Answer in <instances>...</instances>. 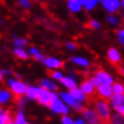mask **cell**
<instances>
[{
    "label": "cell",
    "mask_w": 124,
    "mask_h": 124,
    "mask_svg": "<svg viewBox=\"0 0 124 124\" xmlns=\"http://www.w3.org/2000/svg\"><path fill=\"white\" fill-rule=\"evenodd\" d=\"M83 116L88 124H106L109 121H105L100 117V115L97 113V110H94L92 108H84L82 110Z\"/></svg>",
    "instance_id": "6da1fadb"
},
{
    "label": "cell",
    "mask_w": 124,
    "mask_h": 124,
    "mask_svg": "<svg viewBox=\"0 0 124 124\" xmlns=\"http://www.w3.org/2000/svg\"><path fill=\"white\" fill-rule=\"evenodd\" d=\"M95 107L97 113L100 115V117L105 121H109L111 114H110V106L104 100H97L95 102Z\"/></svg>",
    "instance_id": "7a4b0ae2"
},
{
    "label": "cell",
    "mask_w": 124,
    "mask_h": 124,
    "mask_svg": "<svg viewBox=\"0 0 124 124\" xmlns=\"http://www.w3.org/2000/svg\"><path fill=\"white\" fill-rule=\"evenodd\" d=\"M56 99H57L56 94H54V93H52V92H48V89H45V88H42V91L38 97V100L40 103H42L44 105H48V106Z\"/></svg>",
    "instance_id": "3957f363"
},
{
    "label": "cell",
    "mask_w": 124,
    "mask_h": 124,
    "mask_svg": "<svg viewBox=\"0 0 124 124\" xmlns=\"http://www.w3.org/2000/svg\"><path fill=\"white\" fill-rule=\"evenodd\" d=\"M8 83H10L11 89L15 94V96H20V95L24 94V93H26V91H27V87L25 86V84H23V83H21L19 81L10 80Z\"/></svg>",
    "instance_id": "277c9868"
},
{
    "label": "cell",
    "mask_w": 124,
    "mask_h": 124,
    "mask_svg": "<svg viewBox=\"0 0 124 124\" xmlns=\"http://www.w3.org/2000/svg\"><path fill=\"white\" fill-rule=\"evenodd\" d=\"M61 97H62V99H63L64 101L66 102V103H69L70 106L76 108L77 110H83L84 109L83 106H82V104H81V101L76 100V99L74 98L70 94H65V93H63V94H61Z\"/></svg>",
    "instance_id": "5b68a950"
},
{
    "label": "cell",
    "mask_w": 124,
    "mask_h": 124,
    "mask_svg": "<svg viewBox=\"0 0 124 124\" xmlns=\"http://www.w3.org/2000/svg\"><path fill=\"white\" fill-rule=\"evenodd\" d=\"M98 94L101 98H103V99H110V97L114 95L113 87H111L110 84L102 83L101 85L98 86Z\"/></svg>",
    "instance_id": "8992f818"
},
{
    "label": "cell",
    "mask_w": 124,
    "mask_h": 124,
    "mask_svg": "<svg viewBox=\"0 0 124 124\" xmlns=\"http://www.w3.org/2000/svg\"><path fill=\"white\" fill-rule=\"evenodd\" d=\"M49 106H51V108L54 111L59 113V114H67V111H69L67 107L64 106V105L62 104V102L60 100H58V99H56V100L53 101Z\"/></svg>",
    "instance_id": "52a82bcc"
},
{
    "label": "cell",
    "mask_w": 124,
    "mask_h": 124,
    "mask_svg": "<svg viewBox=\"0 0 124 124\" xmlns=\"http://www.w3.org/2000/svg\"><path fill=\"white\" fill-rule=\"evenodd\" d=\"M107 57L108 59H109V61L111 62V63L114 64H119L121 62V55L120 53L118 52V49L111 47L108 49L107 52Z\"/></svg>",
    "instance_id": "ba28073f"
},
{
    "label": "cell",
    "mask_w": 124,
    "mask_h": 124,
    "mask_svg": "<svg viewBox=\"0 0 124 124\" xmlns=\"http://www.w3.org/2000/svg\"><path fill=\"white\" fill-rule=\"evenodd\" d=\"M96 76H97L98 78L101 80L102 83H105V84H110V85L114 84V78L108 73L104 72V70H98V72H96Z\"/></svg>",
    "instance_id": "9c48e42d"
},
{
    "label": "cell",
    "mask_w": 124,
    "mask_h": 124,
    "mask_svg": "<svg viewBox=\"0 0 124 124\" xmlns=\"http://www.w3.org/2000/svg\"><path fill=\"white\" fill-rule=\"evenodd\" d=\"M110 106L116 109L117 107L124 104V95H113L109 99Z\"/></svg>",
    "instance_id": "30bf717a"
},
{
    "label": "cell",
    "mask_w": 124,
    "mask_h": 124,
    "mask_svg": "<svg viewBox=\"0 0 124 124\" xmlns=\"http://www.w3.org/2000/svg\"><path fill=\"white\" fill-rule=\"evenodd\" d=\"M70 94L72 95L73 97L76 99V100H78V101H84V100H86V96L84 95V93H83L81 89H78L77 87L70 88Z\"/></svg>",
    "instance_id": "8fae6325"
},
{
    "label": "cell",
    "mask_w": 124,
    "mask_h": 124,
    "mask_svg": "<svg viewBox=\"0 0 124 124\" xmlns=\"http://www.w3.org/2000/svg\"><path fill=\"white\" fill-rule=\"evenodd\" d=\"M94 88H95V86L89 81H84L81 84V91L85 95H93L94 94Z\"/></svg>",
    "instance_id": "7c38bea8"
},
{
    "label": "cell",
    "mask_w": 124,
    "mask_h": 124,
    "mask_svg": "<svg viewBox=\"0 0 124 124\" xmlns=\"http://www.w3.org/2000/svg\"><path fill=\"white\" fill-rule=\"evenodd\" d=\"M42 88H38V87H29L26 91V95L27 97L33 98V99H38L40 93H41Z\"/></svg>",
    "instance_id": "4fadbf2b"
},
{
    "label": "cell",
    "mask_w": 124,
    "mask_h": 124,
    "mask_svg": "<svg viewBox=\"0 0 124 124\" xmlns=\"http://www.w3.org/2000/svg\"><path fill=\"white\" fill-rule=\"evenodd\" d=\"M44 62H45L46 66H48V67H61L63 65V62L59 61L55 58H47V59H45Z\"/></svg>",
    "instance_id": "5bb4252c"
},
{
    "label": "cell",
    "mask_w": 124,
    "mask_h": 124,
    "mask_svg": "<svg viewBox=\"0 0 124 124\" xmlns=\"http://www.w3.org/2000/svg\"><path fill=\"white\" fill-rule=\"evenodd\" d=\"M110 123L111 124H124V117L120 113L116 111L110 117Z\"/></svg>",
    "instance_id": "9a60e30c"
},
{
    "label": "cell",
    "mask_w": 124,
    "mask_h": 124,
    "mask_svg": "<svg viewBox=\"0 0 124 124\" xmlns=\"http://www.w3.org/2000/svg\"><path fill=\"white\" fill-rule=\"evenodd\" d=\"M102 4H103V8H105V10H106L107 12H109V13H111V14L115 13V12L118 10L116 5H115L113 2H110L109 0H103V1H102Z\"/></svg>",
    "instance_id": "2e32d148"
},
{
    "label": "cell",
    "mask_w": 124,
    "mask_h": 124,
    "mask_svg": "<svg viewBox=\"0 0 124 124\" xmlns=\"http://www.w3.org/2000/svg\"><path fill=\"white\" fill-rule=\"evenodd\" d=\"M113 87V93L114 95H124V85L120 82H117V83H114L111 85Z\"/></svg>",
    "instance_id": "e0dca14e"
},
{
    "label": "cell",
    "mask_w": 124,
    "mask_h": 124,
    "mask_svg": "<svg viewBox=\"0 0 124 124\" xmlns=\"http://www.w3.org/2000/svg\"><path fill=\"white\" fill-rule=\"evenodd\" d=\"M41 85H42V87L43 88H45V89H49V91H56V89H58V86L54 84L53 82L51 81H48V80H42L41 81Z\"/></svg>",
    "instance_id": "ac0fdd59"
},
{
    "label": "cell",
    "mask_w": 124,
    "mask_h": 124,
    "mask_svg": "<svg viewBox=\"0 0 124 124\" xmlns=\"http://www.w3.org/2000/svg\"><path fill=\"white\" fill-rule=\"evenodd\" d=\"M69 8L73 12H79L81 10V4L77 0H69Z\"/></svg>",
    "instance_id": "d6986e66"
},
{
    "label": "cell",
    "mask_w": 124,
    "mask_h": 124,
    "mask_svg": "<svg viewBox=\"0 0 124 124\" xmlns=\"http://www.w3.org/2000/svg\"><path fill=\"white\" fill-rule=\"evenodd\" d=\"M61 82L63 83V84L65 85L66 87H69V88H75L76 87L75 81H74L73 79H70V78H62L61 79Z\"/></svg>",
    "instance_id": "ffe728a7"
},
{
    "label": "cell",
    "mask_w": 124,
    "mask_h": 124,
    "mask_svg": "<svg viewBox=\"0 0 124 124\" xmlns=\"http://www.w3.org/2000/svg\"><path fill=\"white\" fill-rule=\"evenodd\" d=\"M73 61L75 62V63L79 64V65L83 66V67L88 66V61L86 60V59H84V58H81V57H75V58H73Z\"/></svg>",
    "instance_id": "44dd1931"
},
{
    "label": "cell",
    "mask_w": 124,
    "mask_h": 124,
    "mask_svg": "<svg viewBox=\"0 0 124 124\" xmlns=\"http://www.w3.org/2000/svg\"><path fill=\"white\" fill-rule=\"evenodd\" d=\"M15 122H16V124H26L25 120H24V116H23L22 111H18V113H17Z\"/></svg>",
    "instance_id": "7402d4cb"
},
{
    "label": "cell",
    "mask_w": 124,
    "mask_h": 124,
    "mask_svg": "<svg viewBox=\"0 0 124 124\" xmlns=\"http://www.w3.org/2000/svg\"><path fill=\"white\" fill-rule=\"evenodd\" d=\"M88 81L91 82L92 84L95 86V87H98L99 85H101V84H102L101 80L99 79L97 76H93V77H91V78H89V80H88Z\"/></svg>",
    "instance_id": "603a6c76"
},
{
    "label": "cell",
    "mask_w": 124,
    "mask_h": 124,
    "mask_svg": "<svg viewBox=\"0 0 124 124\" xmlns=\"http://www.w3.org/2000/svg\"><path fill=\"white\" fill-rule=\"evenodd\" d=\"M10 98V93L7 91H0V103H3Z\"/></svg>",
    "instance_id": "cb8c5ba5"
},
{
    "label": "cell",
    "mask_w": 124,
    "mask_h": 124,
    "mask_svg": "<svg viewBox=\"0 0 124 124\" xmlns=\"http://www.w3.org/2000/svg\"><path fill=\"white\" fill-rule=\"evenodd\" d=\"M14 54L17 56V57H19L21 59H27V55H26V53L22 51V49H20V48H16L14 51Z\"/></svg>",
    "instance_id": "d4e9b609"
},
{
    "label": "cell",
    "mask_w": 124,
    "mask_h": 124,
    "mask_svg": "<svg viewBox=\"0 0 124 124\" xmlns=\"http://www.w3.org/2000/svg\"><path fill=\"white\" fill-rule=\"evenodd\" d=\"M107 22L109 23V24H111V25H118L119 24V19L116 17V16H108L107 17Z\"/></svg>",
    "instance_id": "484cf974"
},
{
    "label": "cell",
    "mask_w": 124,
    "mask_h": 124,
    "mask_svg": "<svg viewBox=\"0 0 124 124\" xmlns=\"http://www.w3.org/2000/svg\"><path fill=\"white\" fill-rule=\"evenodd\" d=\"M97 0H87L85 3V8L86 10H92V8H94L96 7V4H97Z\"/></svg>",
    "instance_id": "4316f807"
},
{
    "label": "cell",
    "mask_w": 124,
    "mask_h": 124,
    "mask_svg": "<svg viewBox=\"0 0 124 124\" xmlns=\"http://www.w3.org/2000/svg\"><path fill=\"white\" fill-rule=\"evenodd\" d=\"M88 26L91 27V29H94V30H97V29H100V23L98 22V21L96 20H91L88 22Z\"/></svg>",
    "instance_id": "83f0119b"
},
{
    "label": "cell",
    "mask_w": 124,
    "mask_h": 124,
    "mask_svg": "<svg viewBox=\"0 0 124 124\" xmlns=\"http://www.w3.org/2000/svg\"><path fill=\"white\" fill-rule=\"evenodd\" d=\"M118 41L121 44H124V29H120L118 32Z\"/></svg>",
    "instance_id": "f1b7e54d"
},
{
    "label": "cell",
    "mask_w": 124,
    "mask_h": 124,
    "mask_svg": "<svg viewBox=\"0 0 124 124\" xmlns=\"http://www.w3.org/2000/svg\"><path fill=\"white\" fill-rule=\"evenodd\" d=\"M48 75L52 77V78H55V79H62V75L58 72H53V70H48Z\"/></svg>",
    "instance_id": "f546056e"
},
{
    "label": "cell",
    "mask_w": 124,
    "mask_h": 124,
    "mask_svg": "<svg viewBox=\"0 0 124 124\" xmlns=\"http://www.w3.org/2000/svg\"><path fill=\"white\" fill-rule=\"evenodd\" d=\"M62 122H63V124H75L74 123V121L69 117H63L62 118Z\"/></svg>",
    "instance_id": "4dcf8cb0"
},
{
    "label": "cell",
    "mask_w": 124,
    "mask_h": 124,
    "mask_svg": "<svg viewBox=\"0 0 124 124\" xmlns=\"http://www.w3.org/2000/svg\"><path fill=\"white\" fill-rule=\"evenodd\" d=\"M109 1L113 2V3L117 7V8H120L121 7H122V4H121V0H109Z\"/></svg>",
    "instance_id": "1f68e13d"
},
{
    "label": "cell",
    "mask_w": 124,
    "mask_h": 124,
    "mask_svg": "<svg viewBox=\"0 0 124 124\" xmlns=\"http://www.w3.org/2000/svg\"><path fill=\"white\" fill-rule=\"evenodd\" d=\"M116 111L120 113V114L124 117V104H123V105H121V106H119V107H117V108H116Z\"/></svg>",
    "instance_id": "d6a6232c"
},
{
    "label": "cell",
    "mask_w": 124,
    "mask_h": 124,
    "mask_svg": "<svg viewBox=\"0 0 124 124\" xmlns=\"http://www.w3.org/2000/svg\"><path fill=\"white\" fill-rule=\"evenodd\" d=\"M20 4L22 5V7H25V8H27L30 5V3H29V1H27V0H20Z\"/></svg>",
    "instance_id": "836d02e7"
},
{
    "label": "cell",
    "mask_w": 124,
    "mask_h": 124,
    "mask_svg": "<svg viewBox=\"0 0 124 124\" xmlns=\"http://www.w3.org/2000/svg\"><path fill=\"white\" fill-rule=\"evenodd\" d=\"M15 43H16V45H23V44H25V40L17 39L16 41H15Z\"/></svg>",
    "instance_id": "e575fe53"
},
{
    "label": "cell",
    "mask_w": 124,
    "mask_h": 124,
    "mask_svg": "<svg viewBox=\"0 0 124 124\" xmlns=\"http://www.w3.org/2000/svg\"><path fill=\"white\" fill-rule=\"evenodd\" d=\"M66 46H67V47H69L70 49H75V48L77 47V45L75 44V43H67Z\"/></svg>",
    "instance_id": "d590c367"
},
{
    "label": "cell",
    "mask_w": 124,
    "mask_h": 124,
    "mask_svg": "<svg viewBox=\"0 0 124 124\" xmlns=\"http://www.w3.org/2000/svg\"><path fill=\"white\" fill-rule=\"evenodd\" d=\"M4 113V111H3ZM3 113H0V124H5V120L3 117Z\"/></svg>",
    "instance_id": "8d00e7d4"
},
{
    "label": "cell",
    "mask_w": 124,
    "mask_h": 124,
    "mask_svg": "<svg viewBox=\"0 0 124 124\" xmlns=\"http://www.w3.org/2000/svg\"><path fill=\"white\" fill-rule=\"evenodd\" d=\"M34 58L35 59H37V60H42V55L41 54H39V53H37V54H35L34 55Z\"/></svg>",
    "instance_id": "74e56055"
},
{
    "label": "cell",
    "mask_w": 124,
    "mask_h": 124,
    "mask_svg": "<svg viewBox=\"0 0 124 124\" xmlns=\"http://www.w3.org/2000/svg\"><path fill=\"white\" fill-rule=\"evenodd\" d=\"M30 53H31L32 55H35V54H37V53H38V51H37L36 48H31V49H30Z\"/></svg>",
    "instance_id": "f35d334b"
},
{
    "label": "cell",
    "mask_w": 124,
    "mask_h": 124,
    "mask_svg": "<svg viewBox=\"0 0 124 124\" xmlns=\"http://www.w3.org/2000/svg\"><path fill=\"white\" fill-rule=\"evenodd\" d=\"M75 124H86V123H85V122H84V121H83V120L79 119V120H77V121H76V122H75Z\"/></svg>",
    "instance_id": "ab89813d"
},
{
    "label": "cell",
    "mask_w": 124,
    "mask_h": 124,
    "mask_svg": "<svg viewBox=\"0 0 124 124\" xmlns=\"http://www.w3.org/2000/svg\"><path fill=\"white\" fill-rule=\"evenodd\" d=\"M77 1H78L81 5H85V3H86V1H87V0H77Z\"/></svg>",
    "instance_id": "60d3db41"
},
{
    "label": "cell",
    "mask_w": 124,
    "mask_h": 124,
    "mask_svg": "<svg viewBox=\"0 0 124 124\" xmlns=\"http://www.w3.org/2000/svg\"><path fill=\"white\" fill-rule=\"evenodd\" d=\"M119 72H120L121 75H122V76L124 77V69H120V70H119Z\"/></svg>",
    "instance_id": "b9f144b4"
},
{
    "label": "cell",
    "mask_w": 124,
    "mask_h": 124,
    "mask_svg": "<svg viewBox=\"0 0 124 124\" xmlns=\"http://www.w3.org/2000/svg\"><path fill=\"white\" fill-rule=\"evenodd\" d=\"M121 4H122V8H124V0H122V1H121Z\"/></svg>",
    "instance_id": "7bdbcfd3"
},
{
    "label": "cell",
    "mask_w": 124,
    "mask_h": 124,
    "mask_svg": "<svg viewBox=\"0 0 124 124\" xmlns=\"http://www.w3.org/2000/svg\"><path fill=\"white\" fill-rule=\"evenodd\" d=\"M5 124H14L13 122H11V121H10V122H8V123H5Z\"/></svg>",
    "instance_id": "ee69618b"
},
{
    "label": "cell",
    "mask_w": 124,
    "mask_h": 124,
    "mask_svg": "<svg viewBox=\"0 0 124 124\" xmlns=\"http://www.w3.org/2000/svg\"><path fill=\"white\" fill-rule=\"evenodd\" d=\"M97 1H98V2H102V1H103V0H97Z\"/></svg>",
    "instance_id": "f6af8a7d"
},
{
    "label": "cell",
    "mask_w": 124,
    "mask_h": 124,
    "mask_svg": "<svg viewBox=\"0 0 124 124\" xmlns=\"http://www.w3.org/2000/svg\"><path fill=\"white\" fill-rule=\"evenodd\" d=\"M1 79H2V76H1V75H0V80H1Z\"/></svg>",
    "instance_id": "bcb514c9"
}]
</instances>
